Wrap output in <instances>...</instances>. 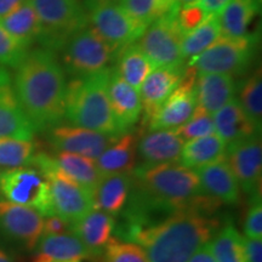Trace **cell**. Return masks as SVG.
<instances>
[{
  "label": "cell",
  "mask_w": 262,
  "mask_h": 262,
  "mask_svg": "<svg viewBox=\"0 0 262 262\" xmlns=\"http://www.w3.org/2000/svg\"><path fill=\"white\" fill-rule=\"evenodd\" d=\"M31 166L38 169L47 179L54 215L74 222L94 209L90 192L62 172L51 155L37 152Z\"/></svg>",
  "instance_id": "cell-6"
},
{
  "label": "cell",
  "mask_w": 262,
  "mask_h": 262,
  "mask_svg": "<svg viewBox=\"0 0 262 262\" xmlns=\"http://www.w3.org/2000/svg\"><path fill=\"white\" fill-rule=\"evenodd\" d=\"M202 191L220 204L234 205L241 201V187L224 158L195 169Z\"/></svg>",
  "instance_id": "cell-21"
},
{
  "label": "cell",
  "mask_w": 262,
  "mask_h": 262,
  "mask_svg": "<svg viewBox=\"0 0 262 262\" xmlns=\"http://www.w3.org/2000/svg\"><path fill=\"white\" fill-rule=\"evenodd\" d=\"M245 237L253 239L262 238V204L261 196L250 199V205L244 221Z\"/></svg>",
  "instance_id": "cell-41"
},
{
  "label": "cell",
  "mask_w": 262,
  "mask_h": 262,
  "mask_svg": "<svg viewBox=\"0 0 262 262\" xmlns=\"http://www.w3.org/2000/svg\"><path fill=\"white\" fill-rule=\"evenodd\" d=\"M27 0H0V19L4 18L5 16L15 11L19 5H22Z\"/></svg>",
  "instance_id": "cell-45"
},
{
  "label": "cell",
  "mask_w": 262,
  "mask_h": 262,
  "mask_svg": "<svg viewBox=\"0 0 262 262\" xmlns=\"http://www.w3.org/2000/svg\"><path fill=\"white\" fill-rule=\"evenodd\" d=\"M237 100L247 114L255 129L261 133L262 125V75L261 68H257L247 78L239 88Z\"/></svg>",
  "instance_id": "cell-35"
},
{
  "label": "cell",
  "mask_w": 262,
  "mask_h": 262,
  "mask_svg": "<svg viewBox=\"0 0 262 262\" xmlns=\"http://www.w3.org/2000/svg\"><path fill=\"white\" fill-rule=\"evenodd\" d=\"M67 262H80V261H67Z\"/></svg>",
  "instance_id": "cell-50"
},
{
  "label": "cell",
  "mask_w": 262,
  "mask_h": 262,
  "mask_svg": "<svg viewBox=\"0 0 262 262\" xmlns=\"http://www.w3.org/2000/svg\"><path fill=\"white\" fill-rule=\"evenodd\" d=\"M89 25L114 50L135 44L146 28L136 22L119 3L94 5L86 8Z\"/></svg>",
  "instance_id": "cell-11"
},
{
  "label": "cell",
  "mask_w": 262,
  "mask_h": 262,
  "mask_svg": "<svg viewBox=\"0 0 262 262\" xmlns=\"http://www.w3.org/2000/svg\"><path fill=\"white\" fill-rule=\"evenodd\" d=\"M0 171H2V170H0Z\"/></svg>",
  "instance_id": "cell-52"
},
{
  "label": "cell",
  "mask_w": 262,
  "mask_h": 262,
  "mask_svg": "<svg viewBox=\"0 0 262 262\" xmlns=\"http://www.w3.org/2000/svg\"><path fill=\"white\" fill-rule=\"evenodd\" d=\"M222 221L201 209H186L145 227L114 228L117 237L135 243L149 262H188L214 237Z\"/></svg>",
  "instance_id": "cell-2"
},
{
  "label": "cell",
  "mask_w": 262,
  "mask_h": 262,
  "mask_svg": "<svg viewBox=\"0 0 262 262\" xmlns=\"http://www.w3.org/2000/svg\"><path fill=\"white\" fill-rule=\"evenodd\" d=\"M220 203L202 191L195 170L178 163L140 164L133 171V186L116 228L145 227L186 209L216 212Z\"/></svg>",
  "instance_id": "cell-1"
},
{
  "label": "cell",
  "mask_w": 262,
  "mask_h": 262,
  "mask_svg": "<svg viewBox=\"0 0 262 262\" xmlns=\"http://www.w3.org/2000/svg\"><path fill=\"white\" fill-rule=\"evenodd\" d=\"M85 8H90L94 5L108 4V3H119V0H83Z\"/></svg>",
  "instance_id": "cell-47"
},
{
  "label": "cell",
  "mask_w": 262,
  "mask_h": 262,
  "mask_svg": "<svg viewBox=\"0 0 262 262\" xmlns=\"http://www.w3.org/2000/svg\"><path fill=\"white\" fill-rule=\"evenodd\" d=\"M136 145L137 135L131 130L118 136L96 159V165L102 176L133 172L137 162Z\"/></svg>",
  "instance_id": "cell-25"
},
{
  "label": "cell",
  "mask_w": 262,
  "mask_h": 262,
  "mask_svg": "<svg viewBox=\"0 0 262 262\" xmlns=\"http://www.w3.org/2000/svg\"><path fill=\"white\" fill-rule=\"evenodd\" d=\"M208 16L209 15L202 8V5L196 2L180 6L178 14L175 16V21L181 34L185 37L186 34L199 27Z\"/></svg>",
  "instance_id": "cell-40"
},
{
  "label": "cell",
  "mask_w": 262,
  "mask_h": 262,
  "mask_svg": "<svg viewBox=\"0 0 262 262\" xmlns=\"http://www.w3.org/2000/svg\"><path fill=\"white\" fill-rule=\"evenodd\" d=\"M257 34L244 38L222 37L201 55L187 61L196 72L201 73H219L235 77L248 71L253 63L257 51Z\"/></svg>",
  "instance_id": "cell-8"
},
{
  "label": "cell",
  "mask_w": 262,
  "mask_h": 262,
  "mask_svg": "<svg viewBox=\"0 0 262 262\" xmlns=\"http://www.w3.org/2000/svg\"><path fill=\"white\" fill-rule=\"evenodd\" d=\"M44 219L29 206L0 201V233L24 250H34L42 235Z\"/></svg>",
  "instance_id": "cell-14"
},
{
  "label": "cell",
  "mask_w": 262,
  "mask_h": 262,
  "mask_svg": "<svg viewBox=\"0 0 262 262\" xmlns=\"http://www.w3.org/2000/svg\"><path fill=\"white\" fill-rule=\"evenodd\" d=\"M16 96L35 133L60 125L66 112L67 83L58 58L48 49L29 50L16 68Z\"/></svg>",
  "instance_id": "cell-3"
},
{
  "label": "cell",
  "mask_w": 262,
  "mask_h": 262,
  "mask_svg": "<svg viewBox=\"0 0 262 262\" xmlns=\"http://www.w3.org/2000/svg\"><path fill=\"white\" fill-rule=\"evenodd\" d=\"M91 260V255L77 235L67 232L62 234L41 235L32 262H67Z\"/></svg>",
  "instance_id": "cell-23"
},
{
  "label": "cell",
  "mask_w": 262,
  "mask_h": 262,
  "mask_svg": "<svg viewBox=\"0 0 262 262\" xmlns=\"http://www.w3.org/2000/svg\"><path fill=\"white\" fill-rule=\"evenodd\" d=\"M216 262H248L243 237L232 221H226L208 243Z\"/></svg>",
  "instance_id": "cell-31"
},
{
  "label": "cell",
  "mask_w": 262,
  "mask_h": 262,
  "mask_svg": "<svg viewBox=\"0 0 262 262\" xmlns=\"http://www.w3.org/2000/svg\"><path fill=\"white\" fill-rule=\"evenodd\" d=\"M245 256L248 262H262V241L243 237Z\"/></svg>",
  "instance_id": "cell-43"
},
{
  "label": "cell",
  "mask_w": 262,
  "mask_h": 262,
  "mask_svg": "<svg viewBox=\"0 0 262 262\" xmlns=\"http://www.w3.org/2000/svg\"><path fill=\"white\" fill-rule=\"evenodd\" d=\"M133 186V172L103 175L90 191L94 209L118 217L125 208Z\"/></svg>",
  "instance_id": "cell-22"
},
{
  "label": "cell",
  "mask_w": 262,
  "mask_h": 262,
  "mask_svg": "<svg viewBox=\"0 0 262 262\" xmlns=\"http://www.w3.org/2000/svg\"><path fill=\"white\" fill-rule=\"evenodd\" d=\"M0 262H15V260L8 251L0 248Z\"/></svg>",
  "instance_id": "cell-48"
},
{
  "label": "cell",
  "mask_w": 262,
  "mask_h": 262,
  "mask_svg": "<svg viewBox=\"0 0 262 262\" xmlns=\"http://www.w3.org/2000/svg\"><path fill=\"white\" fill-rule=\"evenodd\" d=\"M225 159L239 187L251 198L261 196L262 143L260 134L227 145Z\"/></svg>",
  "instance_id": "cell-12"
},
{
  "label": "cell",
  "mask_w": 262,
  "mask_h": 262,
  "mask_svg": "<svg viewBox=\"0 0 262 262\" xmlns=\"http://www.w3.org/2000/svg\"><path fill=\"white\" fill-rule=\"evenodd\" d=\"M0 25L22 47L29 49L38 41L40 22L31 0H27L15 11L0 19Z\"/></svg>",
  "instance_id": "cell-28"
},
{
  "label": "cell",
  "mask_w": 262,
  "mask_h": 262,
  "mask_svg": "<svg viewBox=\"0 0 262 262\" xmlns=\"http://www.w3.org/2000/svg\"><path fill=\"white\" fill-rule=\"evenodd\" d=\"M110 70L88 78H74L67 84L64 118L74 126L110 136L122 135L114 118L107 84Z\"/></svg>",
  "instance_id": "cell-4"
},
{
  "label": "cell",
  "mask_w": 262,
  "mask_h": 262,
  "mask_svg": "<svg viewBox=\"0 0 262 262\" xmlns=\"http://www.w3.org/2000/svg\"><path fill=\"white\" fill-rule=\"evenodd\" d=\"M226 148L227 145L224 140L214 133L185 142L179 162L183 166L195 170L224 158Z\"/></svg>",
  "instance_id": "cell-29"
},
{
  "label": "cell",
  "mask_w": 262,
  "mask_h": 262,
  "mask_svg": "<svg viewBox=\"0 0 262 262\" xmlns=\"http://www.w3.org/2000/svg\"><path fill=\"white\" fill-rule=\"evenodd\" d=\"M212 118L215 133L224 140L226 145L258 133L235 97L212 114Z\"/></svg>",
  "instance_id": "cell-26"
},
{
  "label": "cell",
  "mask_w": 262,
  "mask_h": 262,
  "mask_svg": "<svg viewBox=\"0 0 262 262\" xmlns=\"http://www.w3.org/2000/svg\"><path fill=\"white\" fill-rule=\"evenodd\" d=\"M116 217L98 209H91L79 220L72 222L71 232L80 239L96 261L103 253L116 228Z\"/></svg>",
  "instance_id": "cell-19"
},
{
  "label": "cell",
  "mask_w": 262,
  "mask_h": 262,
  "mask_svg": "<svg viewBox=\"0 0 262 262\" xmlns=\"http://www.w3.org/2000/svg\"><path fill=\"white\" fill-rule=\"evenodd\" d=\"M29 49L22 47L0 25V67L17 68Z\"/></svg>",
  "instance_id": "cell-39"
},
{
  "label": "cell",
  "mask_w": 262,
  "mask_h": 262,
  "mask_svg": "<svg viewBox=\"0 0 262 262\" xmlns=\"http://www.w3.org/2000/svg\"><path fill=\"white\" fill-rule=\"evenodd\" d=\"M231 0H201L198 2L208 15H217Z\"/></svg>",
  "instance_id": "cell-44"
},
{
  "label": "cell",
  "mask_w": 262,
  "mask_h": 262,
  "mask_svg": "<svg viewBox=\"0 0 262 262\" xmlns=\"http://www.w3.org/2000/svg\"><path fill=\"white\" fill-rule=\"evenodd\" d=\"M220 24L217 15H209L203 24L182 38L181 52L185 61L201 55L220 38Z\"/></svg>",
  "instance_id": "cell-34"
},
{
  "label": "cell",
  "mask_w": 262,
  "mask_h": 262,
  "mask_svg": "<svg viewBox=\"0 0 262 262\" xmlns=\"http://www.w3.org/2000/svg\"><path fill=\"white\" fill-rule=\"evenodd\" d=\"M71 226L72 222L64 220L60 216H48L44 220V226H42V235L67 233V232H71Z\"/></svg>",
  "instance_id": "cell-42"
},
{
  "label": "cell",
  "mask_w": 262,
  "mask_h": 262,
  "mask_svg": "<svg viewBox=\"0 0 262 262\" xmlns=\"http://www.w3.org/2000/svg\"><path fill=\"white\" fill-rule=\"evenodd\" d=\"M34 134L16 96L11 75L6 68L0 67V137L33 140Z\"/></svg>",
  "instance_id": "cell-16"
},
{
  "label": "cell",
  "mask_w": 262,
  "mask_h": 262,
  "mask_svg": "<svg viewBox=\"0 0 262 262\" xmlns=\"http://www.w3.org/2000/svg\"><path fill=\"white\" fill-rule=\"evenodd\" d=\"M0 194L8 202L29 206L45 217L54 215L49 183L33 166L0 171Z\"/></svg>",
  "instance_id": "cell-9"
},
{
  "label": "cell",
  "mask_w": 262,
  "mask_h": 262,
  "mask_svg": "<svg viewBox=\"0 0 262 262\" xmlns=\"http://www.w3.org/2000/svg\"><path fill=\"white\" fill-rule=\"evenodd\" d=\"M96 262H149L139 245L119 238H111Z\"/></svg>",
  "instance_id": "cell-37"
},
{
  "label": "cell",
  "mask_w": 262,
  "mask_h": 262,
  "mask_svg": "<svg viewBox=\"0 0 262 262\" xmlns=\"http://www.w3.org/2000/svg\"><path fill=\"white\" fill-rule=\"evenodd\" d=\"M180 3V5H186V4H192V3H196L199 0H178Z\"/></svg>",
  "instance_id": "cell-49"
},
{
  "label": "cell",
  "mask_w": 262,
  "mask_h": 262,
  "mask_svg": "<svg viewBox=\"0 0 262 262\" xmlns=\"http://www.w3.org/2000/svg\"><path fill=\"white\" fill-rule=\"evenodd\" d=\"M176 14L166 15L146 28L137 47L148 58L153 68L183 67L181 42L183 35L175 21Z\"/></svg>",
  "instance_id": "cell-10"
},
{
  "label": "cell",
  "mask_w": 262,
  "mask_h": 262,
  "mask_svg": "<svg viewBox=\"0 0 262 262\" xmlns=\"http://www.w3.org/2000/svg\"><path fill=\"white\" fill-rule=\"evenodd\" d=\"M51 156L62 172L89 192L102 178L96 165V159L68 152H55Z\"/></svg>",
  "instance_id": "cell-30"
},
{
  "label": "cell",
  "mask_w": 262,
  "mask_h": 262,
  "mask_svg": "<svg viewBox=\"0 0 262 262\" xmlns=\"http://www.w3.org/2000/svg\"><path fill=\"white\" fill-rule=\"evenodd\" d=\"M48 133V140L55 152H68L97 159L118 136H110L79 126L57 125Z\"/></svg>",
  "instance_id": "cell-15"
},
{
  "label": "cell",
  "mask_w": 262,
  "mask_h": 262,
  "mask_svg": "<svg viewBox=\"0 0 262 262\" xmlns=\"http://www.w3.org/2000/svg\"><path fill=\"white\" fill-rule=\"evenodd\" d=\"M108 97L114 118L122 133L130 131L139 122L142 113V104L139 90L127 84L111 68L107 84Z\"/></svg>",
  "instance_id": "cell-18"
},
{
  "label": "cell",
  "mask_w": 262,
  "mask_h": 262,
  "mask_svg": "<svg viewBox=\"0 0 262 262\" xmlns=\"http://www.w3.org/2000/svg\"><path fill=\"white\" fill-rule=\"evenodd\" d=\"M40 22L38 41L52 52L61 51L75 33L89 25L83 0H31Z\"/></svg>",
  "instance_id": "cell-5"
},
{
  "label": "cell",
  "mask_w": 262,
  "mask_h": 262,
  "mask_svg": "<svg viewBox=\"0 0 262 262\" xmlns=\"http://www.w3.org/2000/svg\"><path fill=\"white\" fill-rule=\"evenodd\" d=\"M176 2H178V0H176Z\"/></svg>",
  "instance_id": "cell-51"
},
{
  "label": "cell",
  "mask_w": 262,
  "mask_h": 262,
  "mask_svg": "<svg viewBox=\"0 0 262 262\" xmlns=\"http://www.w3.org/2000/svg\"><path fill=\"white\" fill-rule=\"evenodd\" d=\"M114 62V72L136 90H140L141 85L153 71V66L136 42L118 52Z\"/></svg>",
  "instance_id": "cell-32"
},
{
  "label": "cell",
  "mask_w": 262,
  "mask_h": 262,
  "mask_svg": "<svg viewBox=\"0 0 262 262\" xmlns=\"http://www.w3.org/2000/svg\"><path fill=\"white\" fill-rule=\"evenodd\" d=\"M119 4L145 28L163 16L178 14L181 6L176 0H119Z\"/></svg>",
  "instance_id": "cell-33"
},
{
  "label": "cell",
  "mask_w": 262,
  "mask_h": 262,
  "mask_svg": "<svg viewBox=\"0 0 262 262\" xmlns=\"http://www.w3.org/2000/svg\"><path fill=\"white\" fill-rule=\"evenodd\" d=\"M63 70L74 78H88L110 70L118 51L88 25L75 33L61 49Z\"/></svg>",
  "instance_id": "cell-7"
},
{
  "label": "cell",
  "mask_w": 262,
  "mask_h": 262,
  "mask_svg": "<svg viewBox=\"0 0 262 262\" xmlns=\"http://www.w3.org/2000/svg\"><path fill=\"white\" fill-rule=\"evenodd\" d=\"M37 143L33 140H18L11 137H0V166L6 169L31 166Z\"/></svg>",
  "instance_id": "cell-36"
},
{
  "label": "cell",
  "mask_w": 262,
  "mask_h": 262,
  "mask_svg": "<svg viewBox=\"0 0 262 262\" xmlns=\"http://www.w3.org/2000/svg\"><path fill=\"white\" fill-rule=\"evenodd\" d=\"M175 131L185 142L193 139H198V137L210 135V134L215 133L214 118H212V114L206 112L204 108L196 104L191 118L183 125L175 129Z\"/></svg>",
  "instance_id": "cell-38"
},
{
  "label": "cell",
  "mask_w": 262,
  "mask_h": 262,
  "mask_svg": "<svg viewBox=\"0 0 262 262\" xmlns=\"http://www.w3.org/2000/svg\"><path fill=\"white\" fill-rule=\"evenodd\" d=\"M194 91L196 104L204 108L206 112L214 114L234 98L237 85L231 75L201 73L196 74Z\"/></svg>",
  "instance_id": "cell-24"
},
{
  "label": "cell",
  "mask_w": 262,
  "mask_h": 262,
  "mask_svg": "<svg viewBox=\"0 0 262 262\" xmlns=\"http://www.w3.org/2000/svg\"><path fill=\"white\" fill-rule=\"evenodd\" d=\"M261 0H231L217 14L222 37L244 38L260 11Z\"/></svg>",
  "instance_id": "cell-27"
},
{
  "label": "cell",
  "mask_w": 262,
  "mask_h": 262,
  "mask_svg": "<svg viewBox=\"0 0 262 262\" xmlns=\"http://www.w3.org/2000/svg\"><path fill=\"white\" fill-rule=\"evenodd\" d=\"M185 141L175 130H148L137 136V158L142 164L176 163L180 160Z\"/></svg>",
  "instance_id": "cell-20"
},
{
  "label": "cell",
  "mask_w": 262,
  "mask_h": 262,
  "mask_svg": "<svg viewBox=\"0 0 262 262\" xmlns=\"http://www.w3.org/2000/svg\"><path fill=\"white\" fill-rule=\"evenodd\" d=\"M188 262H216V261L215 258L212 257L210 250H209L208 244H206L201 249H198V250L193 254V256L189 258Z\"/></svg>",
  "instance_id": "cell-46"
},
{
  "label": "cell",
  "mask_w": 262,
  "mask_h": 262,
  "mask_svg": "<svg viewBox=\"0 0 262 262\" xmlns=\"http://www.w3.org/2000/svg\"><path fill=\"white\" fill-rule=\"evenodd\" d=\"M195 79L194 68L186 66L178 88L147 122V129L175 130L187 122L196 106Z\"/></svg>",
  "instance_id": "cell-13"
},
{
  "label": "cell",
  "mask_w": 262,
  "mask_h": 262,
  "mask_svg": "<svg viewBox=\"0 0 262 262\" xmlns=\"http://www.w3.org/2000/svg\"><path fill=\"white\" fill-rule=\"evenodd\" d=\"M183 71L185 66L153 68L139 90L142 104L143 123L147 124L153 114L165 102L166 98L178 88Z\"/></svg>",
  "instance_id": "cell-17"
}]
</instances>
